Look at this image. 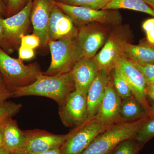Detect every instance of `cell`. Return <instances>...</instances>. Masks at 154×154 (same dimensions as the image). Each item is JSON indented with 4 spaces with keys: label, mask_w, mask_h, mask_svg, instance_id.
Returning a JSON list of instances; mask_svg holds the SVG:
<instances>
[{
    "label": "cell",
    "mask_w": 154,
    "mask_h": 154,
    "mask_svg": "<svg viewBox=\"0 0 154 154\" xmlns=\"http://www.w3.org/2000/svg\"><path fill=\"white\" fill-rule=\"evenodd\" d=\"M75 90L70 72L54 75L42 74L32 84L16 89L14 91L13 98L42 96L52 99L59 105Z\"/></svg>",
    "instance_id": "obj_1"
},
{
    "label": "cell",
    "mask_w": 154,
    "mask_h": 154,
    "mask_svg": "<svg viewBox=\"0 0 154 154\" xmlns=\"http://www.w3.org/2000/svg\"><path fill=\"white\" fill-rule=\"evenodd\" d=\"M149 117L132 122L119 121L111 125L93 140L81 154H107L120 142L135 138L138 131Z\"/></svg>",
    "instance_id": "obj_2"
},
{
    "label": "cell",
    "mask_w": 154,
    "mask_h": 154,
    "mask_svg": "<svg viewBox=\"0 0 154 154\" xmlns=\"http://www.w3.org/2000/svg\"><path fill=\"white\" fill-rule=\"evenodd\" d=\"M43 73L37 63L25 65L0 47V74L14 91L32 84Z\"/></svg>",
    "instance_id": "obj_3"
},
{
    "label": "cell",
    "mask_w": 154,
    "mask_h": 154,
    "mask_svg": "<svg viewBox=\"0 0 154 154\" xmlns=\"http://www.w3.org/2000/svg\"><path fill=\"white\" fill-rule=\"evenodd\" d=\"M51 56L48 68L43 74L47 75L70 72L72 68L83 57L78 38L49 40L48 44Z\"/></svg>",
    "instance_id": "obj_4"
},
{
    "label": "cell",
    "mask_w": 154,
    "mask_h": 154,
    "mask_svg": "<svg viewBox=\"0 0 154 154\" xmlns=\"http://www.w3.org/2000/svg\"><path fill=\"white\" fill-rule=\"evenodd\" d=\"M55 4L71 18L77 28L90 23H99L110 27L121 25L122 17L118 10H96L66 5L55 1Z\"/></svg>",
    "instance_id": "obj_5"
},
{
    "label": "cell",
    "mask_w": 154,
    "mask_h": 154,
    "mask_svg": "<svg viewBox=\"0 0 154 154\" xmlns=\"http://www.w3.org/2000/svg\"><path fill=\"white\" fill-rule=\"evenodd\" d=\"M131 35L129 28L127 26L120 25L111 28L106 43L93 58L99 70L110 73L118 60L123 56L120 42L125 39H129Z\"/></svg>",
    "instance_id": "obj_6"
},
{
    "label": "cell",
    "mask_w": 154,
    "mask_h": 154,
    "mask_svg": "<svg viewBox=\"0 0 154 154\" xmlns=\"http://www.w3.org/2000/svg\"><path fill=\"white\" fill-rule=\"evenodd\" d=\"M109 126L97 121L95 118L72 128L69 135L60 148V154H81L101 133Z\"/></svg>",
    "instance_id": "obj_7"
},
{
    "label": "cell",
    "mask_w": 154,
    "mask_h": 154,
    "mask_svg": "<svg viewBox=\"0 0 154 154\" xmlns=\"http://www.w3.org/2000/svg\"><path fill=\"white\" fill-rule=\"evenodd\" d=\"M33 1L30 0L26 5L17 14L6 19L2 18L5 34L4 50L10 54L14 52L20 43V38L28 30L30 22V14Z\"/></svg>",
    "instance_id": "obj_8"
},
{
    "label": "cell",
    "mask_w": 154,
    "mask_h": 154,
    "mask_svg": "<svg viewBox=\"0 0 154 154\" xmlns=\"http://www.w3.org/2000/svg\"><path fill=\"white\" fill-rule=\"evenodd\" d=\"M58 114L66 127L74 128L88 120L87 95L75 90L58 105Z\"/></svg>",
    "instance_id": "obj_9"
},
{
    "label": "cell",
    "mask_w": 154,
    "mask_h": 154,
    "mask_svg": "<svg viewBox=\"0 0 154 154\" xmlns=\"http://www.w3.org/2000/svg\"><path fill=\"white\" fill-rule=\"evenodd\" d=\"M112 27L94 23L78 28L77 38L83 57L94 58L106 43Z\"/></svg>",
    "instance_id": "obj_10"
},
{
    "label": "cell",
    "mask_w": 154,
    "mask_h": 154,
    "mask_svg": "<svg viewBox=\"0 0 154 154\" xmlns=\"http://www.w3.org/2000/svg\"><path fill=\"white\" fill-rule=\"evenodd\" d=\"M119 72L129 86L131 93L148 114L150 105L147 96V83L139 69L132 61L123 56L116 65Z\"/></svg>",
    "instance_id": "obj_11"
},
{
    "label": "cell",
    "mask_w": 154,
    "mask_h": 154,
    "mask_svg": "<svg viewBox=\"0 0 154 154\" xmlns=\"http://www.w3.org/2000/svg\"><path fill=\"white\" fill-rule=\"evenodd\" d=\"M25 143L20 151L30 153H41L61 148L66 141L69 133L55 134L43 130H24Z\"/></svg>",
    "instance_id": "obj_12"
},
{
    "label": "cell",
    "mask_w": 154,
    "mask_h": 154,
    "mask_svg": "<svg viewBox=\"0 0 154 154\" xmlns=\"http://www.w3.org/2000/svg\"><path fill=\"white\" fill-rule=\"evenodd\" d=\"M55 0H34L30 14L33 33L40 38V46L48 44V27L51 10Z\"/></svg>",
    "instance_id": "obj_13"
},
{
    "label": "cell",
    "mask_w": 154,
    "mask_h": 154,
    "mask_svg": "<svg viewBox=\"0 0 154 154\" xmlns=\"http://www.w3.org/2000/svg\"><path fill=\"white\" fill-rule=\"evenodd\" d=\"M78 31L71 18L59 8L54 2L48 25L49 40L76 38Z\"/></svg>",
    "instance_id": "obj_14"
},
{
    "label": "cell",
    "mask_w": 154,
    "mask_h": 154,
    "mask_svg": "<svg viewBox=\"0 0 154 154\" xmlns=\"http://www.w3.org/2000/svg\"><path fill=\"white\" fill-rule=\"evenodd\" d=\"M122 100L114 89L110 76L99 111L94 118L106 126L120 121L119 111Z\"/></svg>",
    "instance_id": "obj_15"
},
{
    "label": "cell",
    "mask_w": 154,
    "mask_h": 154,
    "mask_svg": "<svg viewBox=\"0 0 154 154\" xmlns=\"http://www.w3.org/2000/svg\"><path fill=\"white\" fill-rule=\"evenodd\" d=\"M99 71V68L94 59L85 57L80 59L70 71L75 90L87 95Z\"/></svg>",
    "instance_id": "obj_16"
},
{
    "label": "cell",
    "mask_w": 154,
    "mask_h": 154,
    "mask_svg": "<svg viewBox=\"0 0 154 154\" xmlns=\"http://www.w3.org/2000/svg\"><path fill=\"white\" fill-rule=\"evenodd\" d=\"M110 77V73L99 70L89 88L87 95L88 119L94 118L98 113Z\"/></svg>",
    "instance_id": "obj_17"
},
{
    "label": "cell",
    "mask_w": 154,
    "mask_h": 154,
    "mask_svg": "<svg viewBox=\"0 0 154 154\" xmlns=\"http://www.w3.org/2000/svg\"><path fill=\"white\" fill-rule=\"evenodd\" d=\"M122 55L134 63L140 66L154 64V45L148 43L134 45L129 39L120 42Z\"/></svg>",
    "instance_id": "obj_18"
},
{
    "label": "cell",
    "mask_w": 154,
    "mask_h": 154,
    "mask_svg": "<svg viewBox=\"0 0 154 154\" xmlns=\"http://www.w3.org/2000/svg\"><path fill=\"white\" fill-rule=\"evenodd\" d=\"M3 147L10 154H15L24 148L25 137L24 131L19 127L16 120L11 118L2 124Z\"/></svg>",
    "instance_id": "obj_19"
},
{
    "label": "cell",
    "mask_w": 154,
    "mask_h": 154,
    "mask_svg": "<svg viewBox=\"0 0 154 154\" xmlns=\"http://www.w3.org/2000/svg\"><path fill=\"white\" fill-rule=\"evenodd\" d=\"M146 117H149L147 112L133 95L122 100L119 111L120 121H134Z\"/></svg>",
    "instance_id": "obj_20"
},
{
    "label": "cell",
    "mask_w": 154,
    "mask_h": 154,
    "mask_svg": "<svg viewBox=\"0 0 154 154\" xmlns=\"http://www.w3.org/2000/svg\"><path fill=\"white\" fill-rule=\"evenodd\" d=\"M124 9L146 13L154 18V11L144 0H111L104 10Z\"/></svg>",
    "instance_id": "obj_21"
},
{
    "label": "cell",
    "mask_w": 154,
    "mask_h": 154,
    "mask_svg": "<svg viewBox=\"0 0 154 154\" xmlns=\"http://www.w3.org/2000/svg\"><path fill=\"white\" fill-rule=\"evenodd\" d=\"M110 76L114 89L122 99L133 95L126 81L116 69L114 68L111 70Z\"/></svg>",
    "instance_id": "obj_22"
},
{
    "label": "cell",
    "mask_w": 154,
    "mask_h": 154,
    "mask_svg": "<svg viewBox=\"0 0 154 154\" xmlns=\"http://www.w3.org/2000/svg\"><path fill=\"white\" fill-rule=\"evenodd\" d=\"M22 105L11 101L0 103V124H3L17 115L22 109Z\"/></svg>",
    "instance_id": "obj_23"
},
{
    "label": "cell",
    "mask_w": 154,
    "mask_h": 154,
    "mask_svg": "<svg viewBox=\"0 0 154 154\" xmlns=\"http://www.w3.org/2000/svg\"><path fill=\"white\" fill-rule=\"evenodd\" d=\"M141 149L135 138L127 139L116 146L111 154H138Z\"/></svg>",
    "instance_id": "obj_24"
},
{
    "label": "cell",
    "mask_w": 154,
    "mask_h": 154,
    "mask_svg": "<svg viewBox=\"0 0 154 154\" xmlns=\"http://www.w3.org/2000/svg\"><path fill=\"white\" fill-rule=\"evenodd\" d=\"M111 0H60L58 2L70 5L96 10H104Z\"/></svg>",
    "instance_id": "obj_25"
},
{
    "label": "cell",
    "mask_w": 154,
    "mask_h": 154,
    "mask_svg": "<svg viewBox=\"0 0 154 154\" xmlns=\"http://www.w3.org/2000/svg\"><path fill=\"white\" fill-rule=\"evenodd\" d=\"M154 137V119H149L138 131L135 139L141 148Z\"/></svg>",
    "instance_id": "obj_26"
},
{
    "label": "cell",
    "mask_w": 154,
    "mask_h": 154,
    "mask_svg": "<svg viewBox=\"0 0 154 154\" xmlns=\"http://www.w3.org/2000/svg\"><path fill=\"white\" fill-rule=\"evenodd\" d=\"M20 45L34 50L40 46V38L34 33L31 35L23 34L20 38Z\"/></svg>",
    "instance_id": "obj_27"
},
{
    "label": "cell",
    "mask_w": 154,
    "mask_h": 154,
    "mask_svg": "<svg viewBox=\"0 0 154 154\" xmlns=\"http://www.w3.org/2000/svg\"><path fill=\"white\" fill-rule=\"evenodd\" d=\"M14 91L7 84L0 74V103L13 98Z\"/></svg>",
    "instance_id": "obj_28"
},
{
    "label": "cell",
    "mask_w": 154,
    "mask_h": 154,
    "mask_svg": "<svg viewBox=\"0 0 154 154\" xmlns=\"http://www.w3.org/2000/svg\"><path fill=\"white\" fill-rule=\"evenodd\" d=\"M134 64L143 75L147 84L154 82V64L145 66Z\"/></svg>",
    "instance_id": "obj_29"
},
{
    "label": "cell",
    "mask_w": 154,
    "mask_h": 154,
    "mask_svg": "<svg viewBox=\"0 0 154 154\" xmlns=\"http://www.w3.org/2000/svg\"><path fill=\"white\" fill-rule=\"evenodd\" d=\"M26 2V0H8L7 8L8 14L7 17H11L18 13L24 3Z\"/></svg>",
    "instance_id": "obj_30"
},
{
    "label": "cell",
    "mask_w": 154,
    "mask_h": 154,
    "mask_svg": "<svg viewBox=\"0 0 154 154\" xmlns=\"http://www.w3.org/2000/svg\"><path fill=\"white\" fill-rule=\"evenodd\" d=\"M19 58L23 61L29 60L35 57L34 50L20 45L19 48Z\"/></svg>",
    "instance_id": "obj_31"
},
{
    "label": "cell",
    "mask_w": 154,
    "mask_h": 154,
    "mask_svg": "<svg viewBox=\"0 0 154 154\" xmlns=\"http://www.w3.org/2000/svg\"><path fill=\"white\" fill-rule=\"evenodd\" d=\"M142 28L146 32L154 29V18L146 20L143 22Z\"/></svg>",
    "instance_id": "obj_32"
},
{
    "label": "cell",
    "mask_w": 154,
    "mask_h": 154,
    "mask_svg": "<svg viewBox=\"0 0 154 154\" xmlns=\"http://www.w3.org/2000/svg\"><path fill=\"white\" fill-rule=\"evenodd\" d=\"M147 96L148 99L154 102V82L147 84Z\"/></svg>",
    "instance_id": "obj_33"
},
{
    "label": "cell",
    "mask_w": 154,
    "mask_h": 154,
    "mask_svg": "<svg viewBox=\"0 0 154 154\" xmlns=\"http://www.w3.org/2000/svg\"><path fill=\"white\" fill-rule=\"evenodd\" d=\"M2 18L0 16V47L4 50L5 48V34L4 26L2 22Z\"/></svg>",
    "instance_id": "obj_34"
},
{
    "label": "cell",
    "mask_w": 154,
    "mask_h": 154,
    "mask_svg": "<svg viewBox=\"0 0 154 154\" xmlns=\"http://www.w3.org/2000/svg\"><path fill=\"white\" fill-rule=\"evenodd\" d=\"M15 154H60V148L55 149L52 150L41 153L26 152L22 151H19Z\"/></svg>",
    "instance_id": "obj_35"
},
{
    "label": "cell",
    "mask_w": 154,
    "mask_h": 154,
    "mask_svg": "<svg viewBox=\"0 0 154 154\" xmlns=\"http://www.w3.org/2000/svg\"><path fill=\"white\" fill-rule=\"evenodd\" d=\"M8 8L3 0H0V16H7Z\"/></svg>",
    "instance_id": "obj_36"
},
{
    "label": "cell",
    "mask_w": 154,
    "mask_h": 154,
    "mask_svg": "<svg viewBox=\"0 0 154 154\" xmlns=\"http://www.w3.org/2000/svg\"><path fill=\"white\" fill-rule=\"evenodd\" d=\"M146 33V38L149 44L154 45V29L147 31Z\"/></svg>",
    "instance_id": "obj_37"
},
{
    "label": "cell",
    "mask_w": 154,
    "mask_h": 154,
    "mask_svg": "<svg viewBox=\"0 0 154 154\" xmlns=\"http://www.w3.org/2000/svg\"><path fill=\"white\" fill-rule=\"evenodd\" d=\"M149 119H154V102L151 105H150Z\"/></svg>",
    "instance_id": "obj_38"
},
{
    "label": "cell",
    "mask_w": 154,
    "mask_h": 154,
    "mask_svg": "<svg viewBox=\"0 0 154 154\" xmlns=\"http://www.w3.org/2000/svg\"><path fill=\"white\" fill-rule=\"evenodd\" d=\"M2 124H0V148L3 147L4 146V138H3L2 129Z\"/></svg>",
    "instance_id": "obj_39"
},
{
    "label": "cell",
    "mask_w": 154,
    "mask_h": 154,
    "mask_svg": "<svg viewBox=\"0 0 154 154\" xmlns=\"http://www.w3.org/2000/svg\"><path fill=\"white\" fill-rule=\"evenodd\" d=\"M154 11V0H144Z\"/></svg>",
    "instance_id": "obj_40"
},
{
    "label": "cell",
    "mask_w": 154,
    "mask_h": 154,
    "mask_svg": "<svg viewBox=\"0 0 154 154\" xmlns=\"http://www.w3.org/2000/svg\"><path fill=\"white\" fill-rule=\"evenodd\" d=\"M0 154H11L6 151L4 147L0 148Z\"/></svg>",
    "instance_id": "obj_41"
},
{
    "label": "cell",
    "mask_w": 154,
    "mask_h": 154,
    "mask_svg": "<svg viewBox=\"0 0 154 154\" xmlns=\"http://www.w3.org/2000/svg\"><path fill=\"white\" fill-rule=\"evenodd\" d=\"M7 6L8 5V0H3Z\"/></svg>",
    "instance_id": "obj_42"
},
{
    "label": "cell",
    "mask_w": 154,
    "mask_h": 154,
    "mask_svg": "<svg viewBox=\"0 0 154 154\" xmlns=\"http://www.w3.org/2000/svg\"><path fill=\"white\" fill-rule=\"evenodd\" d=\"M30 1V0H26V2L28 3V2H29V1Z\"/></svg>",
    "instance_id": "obj_43"
},
{
    "label": "cell",
    "mask_w": 154,
    "mask_h": 154,
    "mask_svg": "<svg viewBox=\"0 0 154 154\" xmlns=\"http://www.w3.org/2000/svg\"><path fill=\"white\" fill-rule=\"evenodd\" d=\"M111 152H110L109 153L107 154H111Z\"/></svg>",
    "instance_id": "obj_44"
},
{
    "label": "cell",
    "mask_w": 154,
    "mask_h": 154,
    "mask_svg": "<svg viewBox=\"0 0 154 154\" xmlns=\"http://www.w3.org/2000/svg\"><path fill=\"white\" fill-rule=\"evenodd\" d=\"M55 1H57V2H58V1H59L60 0H55Z\"/></svg>",
    "instance_id": "obj_45"
},
{
    "label": "cell",
    "mask_w": 154,
    "mask_h": 154,
    "mask_svg": "<svg viewBox=\"0 0 154 154\" xmlns=\"http://www.w3.org/2000/svg\"></svg>",
    "instance_id": "obj_46"
}]
</instances>
